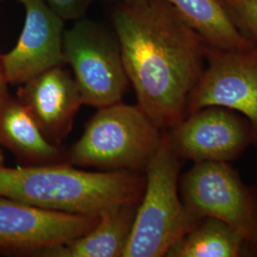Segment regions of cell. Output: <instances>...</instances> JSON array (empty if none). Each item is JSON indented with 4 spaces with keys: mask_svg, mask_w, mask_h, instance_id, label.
I'll use <instances>...</instances> for the list:
<instances>
[{
    "mask_svg": "<svg viewBox=\"0 0 257 257\" xmlns=\"http://www.w3.org/2000/svg\"><path fill=\"white\" fill-rule=\"evenodd\" d=\"M232 25L257 45V0H218Z\"/></svg>",
    "mask_w": 257,
    "mask_h": 257,
    "instance_id": "cell-16",
    "label": "cell"
},
{
    "mask_svg": "<svg viewBox=\"0 0 257 257\" xmlns=\"http://www.w3.org/2000/svg\"><path fill=\"white\" fill-rule=\"evenodd\" d=\"M0 146L21 166L68 163V149L49 142L23 103L8 92L0 93Z\"/></svg>",
    "mask_w": 257,
    "mask_h": 257,
    "instance_id": "cell-12",
    "label": "cell"
},
{
    "mask_svg": "<svg viewBox=\"0 0 257 257\" xmlns=\"http://www.w3.org/2000/svg\"><path fill=\"white\" fill-rule=\"evenodd\" d=\"M253 253L248 242L224 221L204 216L168 251L167 257H239Z\"/></svg>",
    "mask_w": 257,
    "mask_h": 257,
    "instance_id": "cell-14",
    "label": "cell"
},
{
    "mask_svg": "<svg viewBox=\"0 0 257 257\" xmlns=\"http://www.w3.org/2000/svg\"><path fill=\"white\" fill-rule=\"evenodd\" d=\"M109 18L138 106L161 131L175 127L206 67L202 37L167 0L111 3Z\"/></svg>",
    "mask_w": 257,
    "mask_h": 257,
    "instance_id": "cell-1",
    "label": "cell"
},
{
    "mask_svg": "<svg viewBox=\"0 0 257 257\" xmlns=\"http://www.w3.org/2000/svg\"><path fill=\"white\" fill-rule=\"evenodd\" d=\"M166 144L179 159L230 162L252 144L250 123L236 110L208 106L163 131Z\"/></svg>",
    "mask_w": 257,
    "mask_h": 257,
    "instance_id": "cell-8",
    "label": "cell"
},
{
    "mask_svg": "<svg viewBox=\"0 0 257 257\" xmlns=\"http://www.w3.org/2000/svg\"><path fill=\"white\" fill-rule=\"evenodd\" d=\"M163 131L138 104L122 101L97 109L82 137L68 149V164L100 172L145 173Z\"/></svg>",
    "mask_w": 257,
    "mask_h": 257,
    "instance_id": "cell-3",
    "label": "cell"
},
{
    "mask_svg": "<svg viewBox=\"0 0 257 257\" xmlns=\"http://www.w3.org/2000/svg\"><path fill=\"white\" fill-rule=\"evenodd\" d=\"M186 209L196 218L224 221L257 253V189L242 181L229 162H198L179 178Z\"/></svg>",
    "mask_w": 257,
    "mask_h": 257,
    "instance_id": "cell-6",
    "label": "cell"
},
{
    "mask_svg": "<svg viewBox=\"0 0 257 257\" xmlns=\"http://www.w3.org/2000/svg\"><path fill=\"white\" fill-rule=\"evenodd\" d=\"M182 160L161 144L145 172L146 187L138 205L123 257H162L200 220L186 209L179 193Z\"/></svg>",
    "mask_w": 257,
    "mask_h": 257,
    "instance_id": "cell-4",
    "label": "cell"
},
{
    "mask_svg": "<svg viewBox=\"0 0 257 257\" xmlns=\"http://www.w3.org/2000/svg\"><path fill=\"white\" fill-rule=\"evenodd\" d=\"M0 1H2V0H0Z\"/></svg>",
    "mask_w": 257,
    "mask_h": 257,
    "instance_id": "cell-20",
    "label": "cell"
},
{
    "mask_svg": "<svg viewBox=\"0 0 257 257\" xmlns=\"http://www.w3.org/2000/svg\"><path fill=\"white\" fill-rule=\"evenodd\" d=\"M96 1L99 0H45L49 7L65 21L84 19Z\"/></svg>",
    "mask_w": 257,
    "mask_h": 257,
    "instance_id": "cell-17",
    "label": "cell"
},
{
    "mask_svg": "<svg viewBox=\"0 0 257 257\" xmlns=\"http://www.w3.org/2000/svg\"><path fill=\"white\" fill-rule=\"evenodd\" d=\"M141 172L86 171L68 163L10 168L0 162V196L41 209L97 216L110 205L140 203Z\"/></svg>",
    "mask_w": 257,
    "mask_h": 257,
    "instance_id": "cell-2",
    "label": "cell"
},
{
    "mask_svg": "<svg viewBox=\"0 0 257 257\" xmlns=\"http://www.w3.org/2000/svg\"><path fill=\"white\" fill-rule=\"evenodd\" d=\"M25 8V21L17 45L2 55L7 82L20 86L38 74L65 66V20L45 0H18Z\"/></svg>",
    "mask_w": 257,
    "mask_h": 257,
    "instance_id": "cell-10",
    "label": "cell"
},
{
    "mask_svg": "<svg viewBox=\"0 0 257 257\" xmlns=\"http://www.w3.org/2000/svg\"><path fill=\"white\" fill-rule=\"evenodd\" d=\"M97 216L41 209L0 196V253L35 256L92 230Z\"/></svg>",
    "mask_w": 257,
    "mask_h": 257,
    "instance_id": "cell-9",
    "label": "cell"
},
{
    "mask_svg": "<svg viewBox=\"0 0 257 257\" xmlns=\"http://www.w3.org/2000/svg\"><path fill=\"white\" fill-rule=\"evenodd\" d=\"M2 55L0 52V93L8 92V82L4 73V67H3V61H2Z\"/></svg>",
    "mask_w": 257,
    "mask_h": 257,
    "instance_id": "cell-18",
    "label": "cell"
},
{
    "mask_svg": "<svg viewBox=\"0 0 257 257\" xmlns=\"http://www.w3.org/2000/svg\"><path fill=\"white\" fill-rule=\"evenodd\" d=\"M0 162H4V157H3V156H2L1 150H0Z\"/></svg>",
    "mask_w": 257,
    "mask_h": 257,
    "instance_id": "cell-19",
    "label": "cell"
},
{
    "mask_svg": "<svg viewBox=\"0 0 257 257\" xmlns=\"http://www.w3.org/2000/svg\"><path fill=\"white\" fill-rule=\"evenodd\" d=\"M115 3L126 0H105ZM179 10L207 46L239 50L253 45L232 25L218 0H167Z\"/></svg>",
    "mask_w": 257,
    "mask_h": 257,
    "instance_id": "cell-15",
    "label": "cell"
},
{
    "mask_svg": "<svg viewBox=\"0 0 257 257\" xmlns=\"http://www.w3.org/2000/svg\"><path fill=\"white\" fill-rule=\"evenodd\" d=\"M138 202L110 205L98 214L92 230L60 245L38 250L34 257H123L136 220Z\"/></svg>",
    "mask_w": 257,
    "mask_h": 257,
    "instance_id": "cell-13",
    "label": "cell"
},
{
    "mask_svg": "<svg viewBox=\"0 0 257 257\" xmlns=\"http://www.w3.org/2000/svg\"><path fill=\"white\" fill-rule=\"evenodd\" d=\"M17 96L49 142L62 145L84 105L73 73L64 66L52 68L19 86Z\"/></svg>",
    "mask_w": 257,
    "mask_h": 257,
    "instance_id": "cell-11",
    "label": "cell"
},
{
    "mask_svg": "<svg viewBox=\"0 0 257 257\" xmlns=\"http://www.w3.org/2000/svg\"><path fill=\"white\" fill-rule=\"evenodd\" d=\"M65 64L70 65L84 105L100 109L122 101L131 86L113 28L81 19L65 30Z\"/></svg>",
    "mask_w": 257,
    "mask_h": 257,
    "instance_id": "cell-5",
    "label": "cell"
},
{
    "mask_svg": "<svg viewBox=\"0 0 257 257\" xmlns=\"http://www.w3.org/2000/svg\"><path fill=\"white\" fill-rule=\"evenodd\" d=\"M206 58L188 114L208 106L236 110L249 121L252 144L257 147V45L239 50L207 46Z\"/></svg>",
    "mask_w": 257,
    "mask_h": 257,
    "instance_id": "cell-7",
    "label": "cell"
}]
</instances>
